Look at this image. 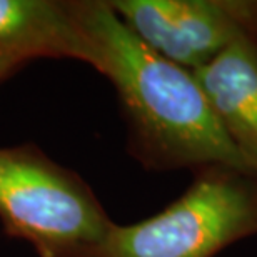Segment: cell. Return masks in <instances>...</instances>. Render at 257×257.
Returning <instances> with one entry per match:
<instances>
[{"mask_svg":"<svg viewBox=\"0 0 257 257\" xmlns=\"http://www.w3.org/2000/svg\"><path fill=\"white\" fill-rule=\"evenodd\" d=\"M80 60L114 85L132 156L147 169L222 166L252 176L191 70L128 30L107 0H77ZM255 179V177H254Z\"/></svg>","mask_w":257,"mask_h":257,"instance_id":"1","label":"cell"},{"mask_svg":"<svg viewBox=\"0 0 257 257\" xmlns=\"http://www.w3.org/2000/svg\"><path fill=\"white\" fill-rule=\"evenodd\" d=\"M257 234V179L234 169H199L191 187L161 212L107 227L70 257H212Z\"/></svg>","mask_w":257,"mask_h":257,"instance_id":"2","label":"cell"},{"mask_svg":"<svg viewBox=\"0 0 257 257\" xmlns=\"http://www.w3.org/2000/svg\"><path fill=\"white\" fill-rule=\"evenodd\" d=\"M112 219L89 184L32 142L0 147V224L39 257H70Z\"/></svg>","mask_w":257,"mask_h":257,"instance_id":"3","label":"cell"},{"mask_svg":"<svg viewBox=\"0 0 257 257\" xmlns=\"http://www.w3.org/2000/svg\"><path fill=\"white\" fill-rule=\"evenodd\" d=\"M122 24L164 59L197 70L239 39L257 35V2L107 0Z\"/></svg>","mask_w":257,"mask_h":257,"instance_id":"4","label":"cell"},{"mask_svg":"<svg viewBox=\"0 0 257 257\" xmlns=\"http://www.w3.org/2000/svg\"><path fill=\"white\" fill-rule=\"evenodd\" d=\"M192 74L219 125L257 179V35L239 39Z\"/></svg>","mask_w":257,"mask_h":257,"instance_id":"5","label":"cell"},{"mask_svg":"<svg viewBox=\"0 0 257 257\" xmlns=\"http://www.w3.org/2000/svg\"><path fill=\"white\" fill-rule=\"evenodd\" d=\"M0 50L80 60L77 0H0Z\"/></svg>","mask_w":257,"mask_h":257,"instance_id":"6","label":"cell"},{"mask_svg":"<svg viewBox=\"0 0 257 257\" xmlns=\"http://www.w3.org/2000/svg\"><path fill=\"white\" fill-rule=\"evenodd\" d=\"M30 55L22 52H14V50H0V82L9 79L15 72L22 69L24 65L32 62Z\"/></svg>","mask_w":257,"mask_h":257,"instance_id":"7","label":"cell"}]
</instances>
